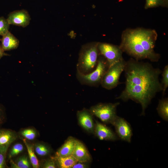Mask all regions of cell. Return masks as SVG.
Masks as SVG:
<instances>
[{
    "instance_id": "cell-3",
    "label": "cell",
    "mask_w": 168,
    "mask_h": 168,
    "mask_svg": "<svg viewBox=\"0 0 168 168\" xmlns=\"http://www.w3.org/2000/svg\"><path fill=\"white\" fill-rule=\"evenodd\" d=\"M98 44H91L83 47L79 55L77 70L83 74L89 73L96 68L98 61Z\"/></svg>"
},
{
    "instance_id": "cell-21",
    "label": "cell",
    "mask_w": 168,
    "mask_h": 168,
    "mask_svg": "<svg viewBox=\"0 0 168 168\" xmlns=\"http://www.w3.org/2000/svg\"><path fill=\"white\" fill-rule=\"evenodd\" d=\"M20 133L25 139L28 140H34L37 135L36 131L34 129L28 128L22 130Z\"/></svg>"
},
{
    "instance_id": "cell-2",
    "label": "cell",
    "mask_w": 168,
    "mask_h": 168,
    "mask_svg": "<svg viewBox=\"0 0 168 168\" xmlns=\"http://www.w3.org/2000/svg\"><path fill=\"white\" fill-rule=\"evenodd\" d=\"M121 48L137 59L150 60L141 44L139 30L128 32L124 36Z\"/></svg>"
},
{
    "instance_id": "cell-17",
    "label": "cell",
    "mask_w": 168,
    "mask_h": 168,
    "mask_svg": "<svg viewBox=\"0 0 168 168\" xmlns=\"http://www.w3.org/2000/svg\"><path fill=\"white\" fill-rule=\"evenodd\" d=\"M54 158L56 164L60 168H72L77 161L72 156L67 157L55 156Z\"/></svg>"
},
{
    "instance_id": "cell-18",
    "label": "cell",
    "mask_w": 168,
    "mask_h": 168,
    "mask_svg": "<svg viewBox=\"0 0 168 168\" xmlns=\"http://www.w3.org/2000/svg\"><path fill=\"white\" fill-rule=\"evenodd\" d=\"M159 115L164 120H168V99L166 98L159 100L156 108Z\"/></svg>"
},
{
    "instance_id": "cell-19",
    "label": "cell",
    "mask_w": 168,
    "mask_h": 168,
    "mask_svg": "<svg viewBox=\"0 0 168 168\" xmlns=\"http://www.w3.org/2000/svg\"><path fill=\"white\" fill-rule=\"evenodd\" d=\"M35 152L40 156H44L49 154L51 152V150L46 145L41 143L36 144L34 146Z\"/></svg>"
},
{
    "instance_id": "cell-11",
    "label": "cell",
    "mask_w": 168,
    "mask_h": 168,
    "mask_svg": "<svg viewBox=\"0 0 168 168\" xmlns=\"http://www.w3.org/2000/svg\"><path fill=\"white\" fill-rule=\"evenodd\" d=\"M94 132L101 140L115 141L118 139L115 133L109 127L96 121Z\"/></svg>"
},
{
    "instance_id": "cell-20",
    "label": "cell",
    "mask_w": 168,
    "mask_h": 168,
    "mask_svg": "<svg viewBox=\"0 0 168 168\" xmlns=\"http://www.w3.org/2000/svg\"><path fill=\"white\" fill-rule=\"evenodd\" d=\"M15 163L18 168H29L30 167L31 165L29 158L26 155L18 157Z\"/></svg>"
},
{
    "instance_id": "cell-13",
    "label": "cell",
    "mask_w": 168,
    "mask_h": 168,
    "mask_svg": "<svg viewBox=\"0 0 168 168\" xmlns=\"http://www.w3.org/2000/svg\"><path fill=\"white\" fill-rule=\"evenodd\" d=\"M17 137L16 133L11 130L0 129V149L7 150L10 145Z\"/></svg>"
},
{
    "instance_id": "cell-30",
    "label": "cell",
    "mask_w": 168,
    "mask_h": 168,
    "mask_svg": "<svg viewBox=\"0 0 168 168\" xmlns=\"http://www.w3.org/2000/svg\"><path fill=\"white\" fill-rule=\"evenodd\" d=\"M4 50H3L1 45L0 44V59L3 56L5 55H8L6 53L4 52Z\"/></svg>"
},
{
    "instance_id": "cell-26",
    "label": "cell",
    "mask_w": 168,
    "mask_h": 168,
    "mask_svg": "<svg viewBox=\"0 0 168 168\" xmlns=\"http://www.w3.org/2000/svg\"><path fill=\"white\" fill-rule=\"evenodd\" d=\"M7 150L0 149V168H4L6 166V159Z\"/></svg>"
},
{
    "instance_id": "cell-10",
    "label": "cell",
    "mask_w": 168,
    "mask_h": 168,
    "mask_svg": "<svg viewBox=\"0 0 168 168\" xmlns=\"http://www.w3.org/2000/svg\"><path fill=\"white\" fill-rule=\"evenodd\" d=\"M92 115L89 110L85 108L78 111L77 113L80 125L88 132L93 133L94 132L95 125Z\"/></svg>"
},
{
    "instance_id": "cell-29",
    "label": "cell",
    "mask_w": 168,
    "mask_h": 168,
    "mask_svg": "<svg viewBox=\"0 0 168 168\" xmlns=\"http://www.w3.org/2000/svg\"><path fill=\"white\" fill-rule=\"evenodd\" d=\"M5 117L4 112L3 108L0 106V125L3 122Z\"/></svg>"
},
{
    "instance_id": "cell-27",
    "label": "cell",
    "mask_w": 168,
    "mask_h": 168,
    "mask_svg": "<svg viewBox=\"0 0 168 168\" xmlns=\"http://www.w3.org/2000/svg\"><path fill=\"white\" fill-rule=\"evenodd\" d=\"M56 162L54 158H51L45 161L43 166L44 168H55L56 167Z\"/></svg>"
},
{
    "instance_id": "cell-4",
    "label": "cell",
    "mask_w": 168,
    "mask_h": 168,
    "mask_svg": "<svg viewBox=\"0 0 168 168\" xmlns=\"http://www.w3.org/2000/svg\"><path fill=\"white\" fill-rule=\"evenodd\" d=\"M108 68L106 60L99 58L95 69L93 71L83 74L77 70V78L82 84L97 86L100 84L103 76Z\"/></svg>"
},
{
    "instance_id": "cell-25",
    "label": "cell",
    "mask_w": 168,
    "mask_h": 168,
    "mask_svg": "<svg viewBox=\"0 0 168 168\" xmlns=\"http://www.w3.org/2000/svg\"><path fill=\"white\" fill-rule=\"evenodd\" d=\"M164 3L163 0H146L145 8L147 9L162 5Z\"/></svg>"
},
{
    "instance_id": "cell-28",
    "label": "cell",
    "mask_w": 168,
    "mask_h": 168,
    "mask_svg": "<svg viewBox=\"0 0 168 168\" xmlns=\"http://www.w3.org/2000/svg\"><path fill=\"white\" fill-rule=\"evenodd\" d=\"M86 162L77 161L72 166V168H86L88 167V166L85 163Z\"/></svg>"
},
{
    "instance_id": "cell-24",
    "label": "cell",
    "mask_w": 168,
    "mask_h": 168,
    "mask_svg": "<svg viewBox=\"0 0 168 168\" xmlns=\"http://www.w3.org/2000/svg\"><path fill=\"white\" fill-rule=\"evenodd\" d=\"M10 25L7 19L0 17V35L2 36L9 31Z\"/></svg>"
},
{
    "instance_id": "cell-7",
    "label": "cell",
    "mask_w": 168,
    "mask_h": 168,
    "mask_svg": "<svg viewBox=\"0 0 168 168\" xmlns=\"http://www.w3.org/2000/svg\"><path fill=\"white\" fill-rule=\"evenodd\" d=\"M98 48L101 54L105 58L109 67L123 59L121 49L116 46L100 43L98 44Z\"/></svg>"
},
{
    "instance_id": "cell-1",
    "label": "cell",
    "mask_w": 168,
    "mask_h": 168,
    "mask_svg": "<svg viewBox=\"0 0 168 168\" xmlns=\"http://www.w3.org/2000/svg\"><path fill=\"white\" fill-rule=\"evenodd\" d=\"M125 86L117 99L126 101L132 100L141 105V115H145L146 109L152 98L162 91L159 80L162 71L150 64L131 59L127 62L124 70Z\"/></svg>"
},
{
    "instance_id": "cell-12",
    "label": "cell",
    "mask_w": 168,
    "mask_h": 168,
    "mask_svg": "<svg viewBox=\"0 0 168 168\" xmlns=\"http://www.w3.org/2000/svg\"><path fill=\"white\" fill-rule=\"evenodd\" d=\"M72 156L77 161L86 162L91 160L88 151L84 145L80 141L76 140L74 149Z\"/></svg>"
},
{
    "instance_id": "cell-14",
    "label": "cell",
    "mask_w": 168,
    "mask_h": 168,
    "mask_svg": "<svg viewBox=\"0 0 168 168\" xmlns=\"http://www.w3.org/2000/svg\"><path fill=\"white\" fill-rule=\"evenodd\" d=\"M76 139L69 137L63 145L56 152L55 156L67 157L72 155L75 144Z\"/></svg>"
},
{
    "instance_id": "cell-16",
    "label": "cell",
    "mask_w": 168,
    "mask_h": 168,
    "mask_svg": "<svg viewBox=\"0 0 168 168\" xmlns=\"http://www.w3.org/2000/svg\"><path fill=\"white\" fill-rule=\"evenodd\" d=\"M23 140L26 147L29 158L32 166L34 168H39L40 167L39 161L35 152L34 145L29 142L28 140L25 138L23 139Z\"/></svg>"
},
{
    "instance_id": "cell-15",
    "label": "cell",
    "mask_w": 168,
    "mask_h": 168,
    "mask_svg": "<svg viewBox=\"0 0 168 168\" xmlns=\"http://www.w3.org/2000/svg\"><path fill=\"white\" fill-rule=\"evenodd\" d=\"M0 40L4 51L16 49L19 45L18 39L9 31L2 36Z\"/></svg>"
},
{
    "instance_id": "cell-8",
    "label": "cell",
    "mask_w": 168,
    "mask_h": 168,
    "mask_svg": "<svg viewBox=\"0 0 168 168\" xmlns=\"http://www.w3.org/2000/svg\"><path fill=\"white\" fill-rule=\"evenodd\" d=\"M116 133L122 140L130 142L132 131L129 124L124 118L117 116L114 123Z\"/></svg>"
},
{
    "instance_id": "cell-6",
    "label": "cell",
    "mask_w": 168,
    "mask_h": 168,
    "mask_svg": "<svg viewBox=\"0 0 168 168\" xmlns=\"http://www.w3.org/2000/svg\"><path fill=\"white\" fill-rule=\"evenodd\" d=\"M119 104V102L99 103L91 106L89 110L92 115L99 118L104 123L113 124L117 117L116 108Z\"/></svg>"
},
{
    "instance_id": "cell-9",
    "label": "cell",
    "mask_w": 168,
    "mask_h": 168,
    "mask_svg": "<svg viewBox=\"0 0 168 168\" xmlns=\"http://www.w3.org/2000/svg\"><path fill=\"white\" fill-rule=\"evenodd\" d=\"M31 19L28 12L22 9L14 11L10 13L7 20L10 25L25 27L30 23Z\"/></svg>"
},
{
    "instance_id": "cell-22",
    "label": "cell",
    "mask_w": 168,
    "mask_h": 168,
    "mask_svg": "<svg viewBox=\"0 0 168 168\" xmlns=\"http://www.w3.org/2000/svg\"><path fill=\"white\" fill-rule=\"evenodd\" d=\"M24 149L23 145L21 143H17L14 145L11 148L8 155V158L11 159L21 152Z\"/></svg>"
},
{
    "instance_id": "cell-23",
    "label": "cell",
    "mask_w": 168,
    "mask_h": 168,
    "mask_svg": "<svg viewBox=\"0 0 168 168\" xmlns=\"http://www.w3.org/2000/svg\"><path fill=\"white\" fill-rule=\"evenodd\" d=\"M162 77L161 84L162 86L163 94L164 95L168 87V66L166 65L162 72Z\"/></svg>"
},
{
    "instance_id": "cell-5",
    "label": "cell",
    "mask_w": 168,
    "mask_h": 168,
    "mask_svg": "<svg viewBox=\"0 0 168 168\" xmlns=\"http://www.w3.org/2000/svg\"><path fill=\"white\" fill-rule=\"evenodd\" d=\"M126 62L123 59L109 67L102 78L100 84L104 88L111 90L119 83L121 73L124 71Z\"/></svg>"
}]
</instances>
